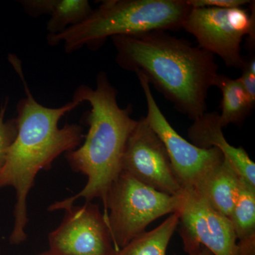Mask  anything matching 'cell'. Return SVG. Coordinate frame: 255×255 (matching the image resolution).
Returning <instances> with one entry per match:
<instances>
[{
	"label": "cell",
	"instance_id": "12",
	"mask_svg": "<svg viewBox=\"0 0 255 255\" xmlns=\"http://www.w3.org/2000/svg\"><path fill=\"white\" fill-rule=\"evenodd\" d=\"M244 181L224 158L204 174L192 189L204 198L213 209L229 218Z\"/></svg>",
	"mask_w": 255,
	"mask_h": 255
},
{
	"label": "cell",
	"instance_id": "4",
	"mask_svg": "<svg viewBox=\"0 0 255 255\" xmlns=\"http://www.w3.org/2000/svg\"><path fill=\"white\" fill-rule=\"evenodd\" d=\"M191 9L187 0H107L82 23L48 35L47 41L51 46L63 43L68 54L84 47L96 51L112 37L182 29Z\"/></svg>",
	"mask_w": 255,
	"mask_h": 255
},
{
	"label": "cell",
	"instance_id": "13",
	"mask_svg": "<svg viewBox=\"0 0 255 255\" xmlns=\"http://www.w3.org/2000/svg\"><path fill=\"white\" fill-rule=\"evenodd\" d=\"M23 11L32 17L50 15L46 25L48 35H56L82 23L92 10L87 0H22Z\"/></svg>",
	"mask_w": 255,
	"mask_h": 255
},
{
	"label": "cell",
	"instance_id": "2",
	"mask_svg": "<svg viewBox=\"0 0 255 255\" xmlns=\"http://www.w3.org/2000/svg\"><path fill=\"white\" fill-rule=\"evenodd\" d=\"M24 87L26 97L16 106L17 134L10 145L4 165L0 169V188L11 187L16 191L11 244L26 241L28 223L27 197L37 174L50 169L62 154L78 148L83 140L84 129L77 124L59 127L60 119L81 105L72 100L58 108L38 103L25 81L21 65L15 64Z\"/></svg>",
	"mask_w": 255,
	"mask_h": 255
},
{
	"label": "cell",
	"instance_id": "10",
	"mask_svg": "<svg viewBox=\"0 0 255 255\" xmlns=\"http://www.w3.org/2000/svg\"><path fill=\"white\" fill-rule=\"evenodd\" d=\"M62 223L48 235L50 252L58 255H114L117 250L105 216L97 204L70 206Z\"/></svg>",
	"mask_w": 255,
	"mask_h": 255
},
{
	"label": "cell",
	"instance_id": "8",
	"mask_svg": "<svg viewBox=\"0 0 255 255\" xmlns=\"http://www.w3.org/2000/svg\"><path fill=\"white\" fill-rule=\"evenodd\" d=\"M179 232L188 255L206 248L213 255H238L237 238L231 221L213 209L192 189H183Z\"/></svg>",
	"mask_w": 255,
	"mask_h": 255
},
{
	"label": "cell",
	"instance_id": "5",
	"mask_svg": "<svg viewBox=\"0 0 255 255\" xmlns=\"http://www.w3.org/2000/svg\"><path fill=\"white\" fill-rule=\"evenodd\" d=\"M182 200V194H164L121 172L109 189L104 204V215L116 250L145 232L156 219L177 213Z\"/></svg>",
	"mask_w": 255,
	"mask_h": 255
},
{
	"label": "cell",
	"instance_id": "22",
	"mask_svg": "<svg viewBox=\"0 0 255 255\" xmlns=\"http://www.w3.org/2000/svg\"><path fill=\"white\" fill-rule=\"evenodd\" d=\"M211 255H213L212 254H211Z\"/></svg>",
	"mask_w": 255,
	"mask_h": 255
},
{
	"label": "cell",
	"instance_id": "16",
	"mask_svg": "<svg viewBox=\"0 0 255 255\" xmlns=\"http://www.w3.org/2000/svg\"><path fill=\"white\" fill-rule=\"evenodd\" d=\"M179 223V215L171 214L155 229L139 235L114 255H167L169 242Z\"/></svg>",
	"mask_w": 255,
	"mask_h": 255
},
{
	"label": "cell",
	"instance_id": "19",
	"mask_svg": "<svg viewBox=\"0 0 255 255\" xmlns=\"http://www.w3.org/2000/svg\"><path fill=\"white\" fill-rule=\"evenodd\" d=\"M191 8H217V9H233L242 7L251 4L248 0H187Z\"/></svg>",
	"mask_w": 255,
	"mask_h": 255
},
{
	"label": "cell",
	"instance_id": "3",
	"mask_svg": "<svg viewBox=\"0 0 255 255\" xmlns=\"http://www.w3.org/2000/svg\"><path fill=\"white\" fill-rule=\"evenodd\" d=\"M117 95L105 71L97 74L95 89L82 85L74 92L73 100L91 107L82 116L89 130L82 145L65 156L71 169L86 176L87 182L78 194L52 204L48 211L65 210L80 199H100L105 204L109 189L122 172L126 145L137 122L130 117L132 106L121 108Z\"/></svg>",
	"mask_w": 255,
	"mask_h": 255
},
{
	"label": "cell",
	"instance_id": "21",
	"mask_svg": "<svg viewBox=\"0 0 255 255\" xmlns=\"http://www.w3.org/2000/svg\"><path fill=\"white\" fill-rule=\"evenodd\" d=\"M36 255H55L54 253H52L50 251L44 252V253H40V254H38Z\"/></svg>",
	"mask_w": 255,
	"mask_h": 255
},
{
	"label": "cell",
	"instance_id": "1",
	"mask_svg": "<svg viewBox=\"0 0 255 255\" xmlns=\"http://www.w3.org/2000/svg\"><path fill=\"white\" fill-rule=\"evenodd\" d=\"M116 63L140 73L177 112L194 121L206 112L219 66L214 55L167 31L112 37Z\"/></svg>",
	"mask_w": 255,
	"mask_h": 255
},
{
	"label": "cell",
	"instance_id": "17",
	"mask_svg": "<svg viewBox=\"0 0 255 255\" xmlns=\"http://www.w3.org/2000/svg\"><path fill=\"white\" fill-rule=\"evenodd\" d=\"M7 105L8 100H6L0 110V169L4 165L8 150L17 134L16 118L6 122L4 121V114Z\"/></svg>",
	"mask_w": 255,
	"mask_h": 255
},
{
	"label": "cell",
	"instance_id": "9",
	"mask_svg": "<svg viewBox=\"0 0 255 255\" xmlns=\"http://www.w3.org/2000/svg\"><path fill=\"white\" fill-rule=\"evenodd\" d=\"M122 172L155 190L172 196L182 194L163 142L146 117L137 120L128 140Z\"/></svg>",
	"mask_w": 255,
	"mask_h": 255
},
{
	"label": "cell",
	"instance_id": "11",
	"mask_svg": "<svg viewBox=\"0 0 255 255\" xmlns=\"http://www.w3.org/2000/svg\"><path fill=\"white\" fill-rule=\"evenodd\" d=\"M218 112H205L194 121L188 130L191 143L203 149L216 147L238 174L255 188V163L243 147L230 145L224 136Z\"/></svg>",
	"mask_w": 255,
	"mask_h": 255
},
{
	"label": "cell",
	"instance_id": "6",
	"mask_svg": "<svg viewBox=\"0 0 255 255\" xmlns=\"http://www.w3.org/2000/svg\"><path fill=\"white\" fill-rule=\"evenodd\" d=\"M251 6V13L242 7L192 8L182 28L195 37L201 49L219 55L228 68L241 69L245 63L241 54L243 37L248 36V49L255 53L254 1Z\"/></svg>",
	"mask_w": 255,
	"mask_h": 255
},
{
	"label": "cell",
	"instance_id": "7",
	"mask_svg": "<svg viewBox=\"0 0 255 255\" xmlns=\"http://www.w3.org/2000/svg\"><path fill=\"white\" fill-rule=\"evenodd\" d=\"M135 75L147 102L146 119L163 142L181 187L182 189H192L204 174L222 162L224 155L216 147L200 148L181 136L159 110L147 79L141 73Z\"/></svg>",
	"mask_w": 255,
	"mask_h": 255
},
{
	"label": "cell",
	"instance_id": "14",
	"mask_svg": "<svg viewBox=\"0 0 255 255\" xmlns=\"http://www.w3.org/2000/svg\"><path fill=\"white\" fill-rule=\"evenodd\" d=\"M228 219L237 238L238 255H255V188L245 181Z\"/></svg>",
	"mask_w": 255,
	"mask_h": 255
},
{
	"label": "cell",
	"instance_id": "20",
	"mask_svg": "<svg viewBox=\"0 0 255 255\" xmlns=\"http://www.w3.org/2000/svg\"><path fill=\"white\" fill-rule=\"evenodd\" d=\"M211 253H210L209 251H208L206 248L202 247L200 251L196 252V253H193L190 255H211Z\"/></svg>",
	"mask_w": 255,
	"mask_h": 255
},
{
	"label": "cell",
	"instance_id": "15",
	"mask_svg": "<svg viewBox=\"0 0 255 255\" xmlns=\"http://www.w3.org/2000/svg\"><path fill=\"white\" fill-rule=\"evenodd\" d=\"M214 86L219 87L222 93L220 122L223 128L230 124L241 127L251 115L255 102L252 100L238 79L230 78L219 74Z\"/></svg>",
	"mask_w": 255,
	"mask_h": 255
},
{
	"label": "cell",
	"instance_id": "18",
	"mask_svg": "<svg viewBox=\"0 0 255 255\" xmlns=\"http://www.w3.org/2000/svg\"><path fill=\"white\" fill-rule=\"evenodd\" d=\"M241 76L238 81L244 87L252 100L255 102V54L251 53L248 58H245V63L242 67Z\"/></svg>",
	"mask_w": 255,
	"mask_h": 255
}]
</instances>
